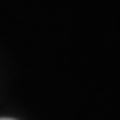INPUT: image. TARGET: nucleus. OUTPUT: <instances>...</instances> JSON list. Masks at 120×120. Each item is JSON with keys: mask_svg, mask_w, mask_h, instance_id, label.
Instances as JSON below:
<instances>
[{"mask_svg": "<svg viewBox=\"0 0 120 120\" xmlns=\"http://www.w3.org/2000/svg\"><path fill=\"white\" fill-rule=\"evenodd\" d=\"M0 120H13V118H0Z\"/></svg>", "mask_w": 120, "mask_h": 120, "instance_id": "obj_1", "label": "nucleus"}]
</instances>
